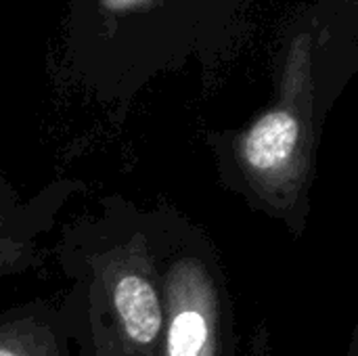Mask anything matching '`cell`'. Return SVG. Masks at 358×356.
<instances>
[{"instance_id": "7", "label": "cell", "mask_w": 358, "mask_h": 356, "mask_svg": "<svg viewBox=\"0 0 358 356\" xmlns=\"http://www.w3.org/2000/svg\"><path fill=\"white\" fill-rule=\"evenodd\" d=\"M134 0H109L111 6H126V4H132Z\"/></svg>"}, {"instance_id": "5", "label": "cell", "mask_w": 358, "mask_h": 356, "mask_svg": "<svg viewBox=\"0 0 358 356\" xmlns=\"http://www.w3.org/2000/svg\"><path fill=\"white\" fill-rule=\"evenodd\" d=\"M21 210H23V204H19L15 189L0 174V229L10 225L21 214Z\"/></svg>"}, {"instance_id": "1", "label": "cell", "mask_w": 358, "mask_h": 356, "mask_svg": "<svg viewBox=\"0 0 358 356\" xmlns=\"http://www.w3.org/2000/svg\"><path fill=\"white\" fill-rule=\"evenodd\" d=\"M65 273L82 292L94 356H159L164 306L145 212L105 201V216L65 233Z\"/></svg>"}, {"instance_id": "3", "label": "cell", "mask_w": 358, "mask_h": 356, "mask_svg": "<svg viewBox=\"0 0 358 356\" xmlns=\"http://www.w3.org/2000/svg\"><path fill=\"white\" fill-rule=\"evenodd\" d=\"M0 356H67L57 321L40 306L0 313Z\"/></svg>"}, {"instance_id": "2", "label": "cell", "mask_w": 358, "mask_h": 356, "mask_svg": "<svg viewBox=\"0 0 358 356\" xmlns=\"http://www.w3.org/2000/svg\"><path fill=\"white\" fill-rule=\"evenodd\" d=\"M145 218L164 306L159 356H237L231 296L212 239L172 206Z\"/></svg>"}, {"instance_id": "4", "label": "cell", "mask_w": 358, "mask_h": 356, "mask_svg": "<svg viewBox=\"0 0 358 356\" xmlns=\"http://www.w3.org/2000/svg\"><path fill=\"white\" fill-rule=\"evenodd\" d=\"M55 201L50 199L48 206ZM46 204H25L21 214L0 229V279L27 273L38 262V235L44 233L50 220Z\"/></svg>"}, {"instance_id": "6", "label": "cell", "mask_w": 358, "mask_h": 356, "mask_svg": "<svg viewBox=\"0 0 358 356\" xmlns=\"http://www.w3.org/2000/svg\"><path fill=\"white\" fill-rule=\"evenodd\" d=\"M348 356H358V338H357V332H355V338H352V342H350V350H348Z\"/></svg>"}]
</instances>
